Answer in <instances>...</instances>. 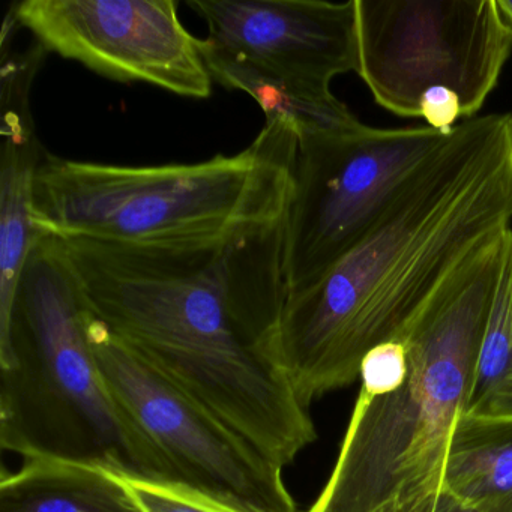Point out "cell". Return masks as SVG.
<instances>
[{
  "instance_id": "cell-16",
  "label": "cell",
  "mask_w": 512,
  "mask_h": 512,
  "mask_svg": "<svg viewBox=\"0 0 512 512\" xmlns=\"http://www.w3.org/2000/svg\"><path fill=\"white\" fill-rule=\"evenodd\" d=\"M116 475L143 512H239L178 482Z\"/></svg>"
},
{
  "instance_id": "cell-7",
  "label": "cell",
  "mask_w": 512,
  "mask_h": 512,
  "mask_svg": "<svg viewBox=\"0 0 512 512\" xmlns=\"http://www.w3.org/2000/svg\"><path fill=\"white\" fill-rule=\"evenodd\" d=\"M358 71L374 101L419 118L430 89L460 98L473 118L512 53V26L497 0H355Z\"/></svg>"
},
{
  "instance_id": "cell-19",
  "label": "cell",
  "mask_w": 512,
  "mask_h": 512,
  "mask_svg": "<svg viewBox=\"0 0 512 512\" xmlns=\"http://www.w3.org/2000/svg\"><path fill=\"white\" fill-rule=\"evenodd\" d=\"M434 512H478L475 509L470 508L466 503L458 500L457 497L452 496V494L446 493V491H442L440 494L439 500H437L436 509Z\"/></svg>"
},
{
  "instance_id": "cell-2",
  "label": "cell",
  "mask_w": 512,
  "mask_h": 512,
  "mask_svg": "<svg viewBox=\"0 0 512 512\" xmlns=\"http://www.w3.org/2000/svg\"><path fill=\"white\" fill-rule=\"evenodd\" d=\"M511 221L512 115L467 119L355 247L287 296L275 352L301 403L358 380L367 353L400 340Z\"/></svg>"
},
{
  "instance_id": "cell-10",
  "label": "cell",
  "mask_w": 512,
  "mask_h": 512,
  "mask_svg": "<svg viewBox=\"0 0 512 512\" xmlns=\"http://www.w3.org/2000/svg\"><path fill=\"white\" fill-rule=\"evenodd\" d=\"M212 43L266 70L329 86L358 71L355 0H188Z\"/></svg>"
},
{
  "instance_id": "cell-20",
  "label": "cell",
  "mask_w": 512,
  "mask_h": 512,
  "mask_svg": "<svg viewBox=\"0 0 512 512\" xmlns=\"http://www.w3.org/2000/svg\"><path fill=\"white\" fill-rule=\"evenodd\" d=\"M497 5H499L506 22L512 26V0H497Z\"/></svg>"
},
{
  "instance_id": "cell-6",
  "label": "cell",
  "mask_w": 512,
  "mask_h": 512,
  "mask_svg": "<svg viewBox=\"0 0 512 512\" xmlns=\"http://www.w3.org/2000/svg\"><path fill=\"white\" fill-rule=\"evenodd\" d=\"M451 133L362 124L352 131L299 137L283 224L281 274L287 296L316 283L355 247Z\"/></svg>"
},
{
  "instance_id": "cell-12",
  "label": "cell",
  "mask_w": 512,
  "mask_h": 512,
  "mask_svg": "<svg viewBox=\"0 0 512 512\" xmlns=\"http://www.w3.org/2000/svg\"><path fill=\"white\" fill-rule=\"evenodd\" d=\"M199 47L214 82L253 97L266 121L286 122L298 139L308 134L352 131L362 125L349 107L332 95L329 86L299 82L266 70L208 38L199 40Z\"/></svg>"
},
{
  "instance_id": "cell-5",
  "label": "cell",
  "mask_w": 512,
  "mask_h": 512,
  "mask_svg": "<svg viewBox=\"0 0 512 512\" xmlns=\"http://www.w3.org/2000/svg\"><path fill=\"white\" fill-rule=\"evenodd\" d=\"M298 134L265 121L248 148L196 164L113 166L44 151L35 230L127 245L214 244L271 232L293 191Z\"/></svg>"
},
{
  "instance_id": "cell-15",
  "label": "cell",
  "mask_w": 512,
  "mask_h": 512,
  "mask_svg": "<svg viewBox=\"0 0 512 512\" xmlns=\"http://www.w3.org/2000/svg\"><path fill=\"white\" fill-rule=\"evenodd\" d=\"M464 413L512 418V248L482 337Z\"/></svg>"
},
{
  "instance_id": "cell-8",
  "label": "cell",
  "mask_w": 512,
  "mask_h": 512,
  "mask_svg": "<svg viewBox=\"0 0 512 512\" xmlns=\"http://www.w3.org/2000/svg\"><path fill=\"white\" fill-rule=\"evenodd\" d=\"M86 332L110 391L173 481L239 512H298L283 467L128 349L92 310Z\"/></svg>"
},
{
  "instance_id": "cell-3",
  "label": "cell",
  "mask_w": 512,
  "mask_h": 512,
  "mask_svg": "<svg viewBox=\"0 0 512 512\" xmlns=\"http://www.w3.org/2000/svg\"><path fill=\"white\" fill-rule=\"evenodd\" d=\"M511 248L512 229L410 323L398 340L406 379L388 394L359 392L334 469L308 512H434Z\"/></svg>"
},
{
  "instance_id": "cell-17",
  "label": "cell",
  "mask_w": 512,
  "mask_h": 512,
  "mask_svg": "<svg viewBox=\"0 0 512 512\" xmlns=\"http://www.w3.org/2000/svg\"><path fill=\"white\" fill-rule=\"evenodd\" d=\"M407 370V350L401 341L380 344L370 350L362 361L359 392L373 397L388 394L403 383Z\"/></svg>"
},
{
  "instance_id": "cell-18",
  "label": "cell",
  "mask_w": 512,
  "mask_h": 512,
  "mask_svg": "<svg viewBox=\"0 0 512 512\" xmlns=\"http://www.w3.org/2000/svg\"><path fill=\"white\" fill-rule=\"evenodd\" d=\"M463 116L460 98L446 88L430 89L419 104V118L425 119L427 127L440 133H451Z\"/></svg>"
},
{
  "instance_id": "cell-1",
  "label": "cell",
  "mask_w": 512,
  "mask_h": 512,
  "mask_svg": "<svg viewBox=\"0 0 512 512\" xmlns=\"http://www.w3.org/2000/svg\"><path fill=\"white\" fill-rule=\"evenodd\" d=\"M58 239L92 313L191 400L281 467L317 439L275 352L283 227L214 244Z\"/></svg>"
},
{
  "instance_id": "cell-9",
  "label": "cell",
  "mask_w": 512,
  "mask_h": 512,
  "mask_svg": "<svg viewBox=\"0 0 512 512\" xmlns=\"http://www.w3.org/2000/svg\"><path fill=\"white\" fill-rule=\"evenodd\" d=\"M11 13L47 52L107 79L211 97L199 38L182 25L175 0H23Z\"/></svg>"
},
{
  "instance_id": "cell-4",
  "label": "cell",
  "mask_w": 512,
  "mask_h": 512,
  "mask_svg": "<svg viewBox=\"0 0 512 512\" xmlns=\"http://www.w3.org/2000/svg\"><path fill=\"white\" fill-rule=\"evenodd\" d=\"M89 316L61 242L38 232L0 337L2 448L26 460L77 461L173 481L158 449L110 391L89 344Z\"/></svg>"
},
{
  "instance_id": "cell-13",
  "label": "cell",
  "mask_w": 512,
  "mask_h": 512,
  "mask_svg": "<svg viewBox=\"0 0 512 512\" xmlns=\"http://www.w3.org/2000/svg\"><path fill=\"white\" fill-rule=\"evenodd\" d=\"M0 512H143L112 470L77 461L32 458L2 472Z\"/></svg>"
},
{
  "instance_id": "cell-11",
  "label": "cell",
  "mask_w": 512,
  "mask_h": 512,
  "mask_svg": "<svg viewBox=\"0 0 512 512\" xmlns=\"http://www.w3.org/2000/svg\"><path fill=\"white\" fill-rule=\"evenodd\" d=\"M17 28L19 23L8 14L0 43V337L10 326L20 277L38 235L32 203L35 176L44 152L32 119L31 91L49 52L38 43L26 52L13 50Z\"/></svg>"
},
{
  "instance_id": "cell-14",
  "label": "cell",
  "mask_w": 512,
  "mask_h": 512,
  "mask_svg": "<svg viewBox=\"0 0 512 512\" xmlns=\"http://www.w3.org/2000/svg\"><path fill=\"white\" fill-rule=\"evenodd\" d=\"M443 491L478 512H512V418L469 413L458 418Z\"/></svg>"
}]
</instances>
